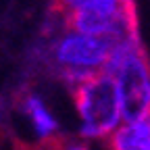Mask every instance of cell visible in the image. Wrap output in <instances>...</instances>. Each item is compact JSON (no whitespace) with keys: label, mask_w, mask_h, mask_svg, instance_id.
<instances>
[{"label":"cell","mask_w":150,"mask_h":150,"mask_svg":"<svg viewBox=\"0 0 150 150\" xmlns=\"http://www.w3.org/2000/svg\"><path fill=\"white\" fill-rule=\"evenodd\" d=\"M112 52H115V46L104 38L69 33L56 42L54 59L63 69L65 81L75 83L92 73L104 71Z\"/></svg>","instance_id":"obj_3"},{"label":"cell","mask_w":150,"mask_h":150,"mask_svg":"<svg viewBox=\"0 0 150 150\" xmlns=\"http://www.w3.org/2000/svg\"><path fill=\"white\" fill-rule=\"evenodd\" d=\"M88 2V0H52V11L59 13L63 17H67L69 13H73L75 8H79Z\"/></svg>","instance_id":"obj_7"},{"label":"cell","mask_w":150,"mask_h":150,"mask_svg":"<svg viewBox=\"0 0 150 150\" xmlns=\"http://www.w3.org/2000/svg\"><path fill=\"white\" fill-rule=\"evenodd\" d=\"M104 71L117 83L125 123L150 115V63L140 40L115 48Z\"/></svg>","instance_id":"obj_2"},{"label":"cell","mask_w":150,"mask_h":150,"mask_svg":"<svg viewBox=\"0 0 150 150\" xmlns=\"http://www.w3.org/2000/svg\"><path fill=\"white\" fill-rule=\"evenodd\" d=\"M35 150H90V148L86 144H79V142H73L69 138L52 134V136L44 138L40 144H38Z\"/></svg>","instance_id":"obj_6"},{"label":"cell","mask_w":150,"mask_h":150,"mask_svg":"<svg viewBox=\"0 0 150 150\" xmlns=\"http://www.w3.org/2000/svg\"><path fill=\"white\" fill-rule=\"evenodd\" d=\"M25 110L31 115V121H33L38 134H40L42 138H48V136H52L56 131V121L52 119L50 112L44 108V104L40 102V98H35V96L25 98Z\"/></svg>","instance_id":"obj_5"},{"label":"cell","mask_w":150,"mask_h":150,"mask_svg":"<svg viewBox=\"0 0 150 150\" xmlns=\"http://www.w3.org/2000/svg\"><path fill=\"white\" fill-rule=\"evenodd\" d=\"M71 92L81 117V136L110 138L121 127V102L112 75L106 71L92 73L71 83Z\"/></svg>","instance_id":"obj_1"},{"label":"cell","mask_w":150,"mask_h":150,"mask_svg":"<svg viewBox=\"0 0 150 150\" xmlns=\"http://www.w3.org/2000/svg\"><path fill=\"white\" fill-rule=\"evenodd\" d=\"M108 150H150V115L123 123L108 138Z\"/></svg>","instance_id":"obj_4"}]
</instances>
